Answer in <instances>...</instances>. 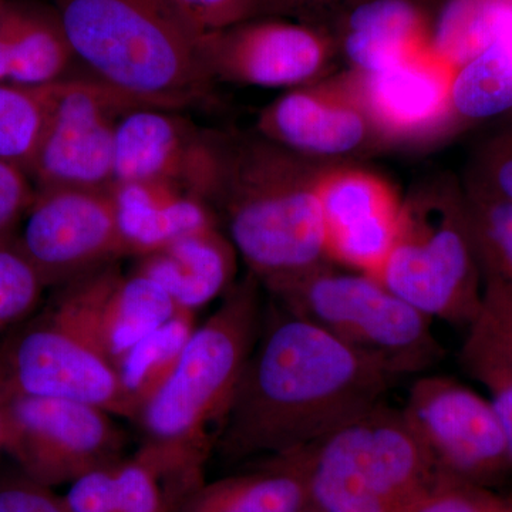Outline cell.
I'll return each mask as SVG.
<instances>
[{
	"mask_svg": "<svg viewBox=\"0 0 512 512\" xmlns=\"http://www.w3.org/2000/svg\"><path fill=\"white\" fill-rule=\"evenodd\" d=\"M397 380L282 308L262 323L218 429V450L228 460L305 450L382 404Z\"/></svg>",
	"mask_w": 512,
	"mask_h": 512,
	"instance_id": "6da1fadb",
	"label": "cell"
},
{
	"mask_svg": "<svg viewBox=\"0 0 512 512\" xmlns=\"http://www.w3.org/2000/svg\"><path fill=\"white\" fill-rule=\"evenodd\" d=\"M211 207L249 274L269 292L330 265L313 163L261 136L217 134Z\"/></svg>",
	"mask_w": 512,
	"mask_h": 512,
	"instance_id": "7a4b0ae2",
	"label": "cell"
},
{
	"mask_svg": "<svg viewBox=\"0 0 512 512\" xmlns=\"http://www.w3.org/2000/svg\"><path fill=\"white\" fill-rule=\"evenodd\" d=\"M55 10L74 56L101 82L154 109L207 96L195 36L167 0H56Z\"/></svg>",
	"mask_w": 512,
	"mask_h": 512,
	"instance_id": "3957f363",
	"label": "cell"
},
{
	"mask_svg": "<svg viewBox=\"0 0 512 512\" xmlns=\"http://www.w3.org/2000/svg\"><path fill=\"white\" fill-rule=\"evenodd\" d=\"M119 274L113 264L59 286L42 312L6 333L0 340L5 394L77 400L136 420L101 332V308Z\"/></svg>",
	"mask_w": 512,
	"mask_h": 512,
	"instance_id": "277c9868",
	"label": "cell"
},
{
	"mask_svg": "<svg viewBox=\"0 0 512 512\" xmlns=\"http://www.w3.org/2000/svg\"><path fill=\"white\" fill-rule=\"evenodd\" d=\"M261 286L249 274L194 329L174 372L138 414L146 444L205 463L208 430L222 423L264 323Z\"/></svg>",
	"mask_w": 512,
	"mask_h": 512,
	"instance_id": "5b68a950",
	"label": "cell"
},
{
	"mask_svg": "<svg viewBox=\"0 0 512 512\" xmlns=\"http://www.w3.org/2000/svg\"><path fill=\"white\" fill-rule=\"evenodd\" d=\"M376 279L427 318L463 328L473 322L484 276L464 188L436 178L403 198L399 234Z\"/></svg>",
	"mask_w": 512,
	"mask_h": 512,
	"instance_id": "8992f818",
	"label": "cell"
},
{
	"mask_svg": "<svg viewBox=\"0 0 512 512\" xmlns=\"http://www.w3.org/2000/svg\"><path fill=\"white\" fill-rule=\"evenodd\" d=\"M305 453L312 505L322 512H402L439 474L402 409L384 403Z\"/></svg>",
	"mask_w": 512,
	"mask_h": 512,
	"instance_id": "52a82bcc",
	"label": "cell"
},
{
	"mask_svg": "<svg viewBox=\"0 0 512 512\" xmlns=\"http://www.w3.org/2000/svg\"><path fill=\"white\" fill-rule=\"evenodd\" d=\"M272 295L281 308L311 320L396 379L426 372L444 355L431 319L373 276L330 264Z\"/></svg>",
	"mask_w": 512,
	"mask_h": 512,
	"instance_id": "ba28073f",
	"label": "cell"
},
{
	"mask_svg": "<svg viewBox=\"0 0 512 512\" xmlns=\"http://www.w3.org/2000/svg\"><path fill=\"white\" fill-rule=\"evenodd\" d=\"M113 414L60 397L5 394L3 454L26 476L55 488L123 460V431Z\"/></svg>",
	"mask_w": 512,
	"mask_h": 512,
	"instance_id": "9c48e42d",
	"label": "cell"
},
{
	"mask_svg": "<svg viewBox=\"0 0 512 512\" xmlns=\"http://www.w3.org/2000/svg\"><path fill=\"white\" fill-rule=\"evenodd\" d=\"M141 107L148 106L96 77L53 84L45 127L29 168L36 190L111 188L117 128L123 117Z\"/></svg>",
	"mask_w": 512,
	"mask_h": 512,
	"instance_id": "30bf717a",
	"label": "cell"
},
{
	"mask_svg": "<svg viewBox=\"0 0 512 512\" xmlns=\"http://www.w3.org/2000/svg\"><path fill=\"white\" fill-rule=\"evenodd\" d=\"M404 419L437 473L473 483H500L512 471L510 448L493 402L453 377L414 380Z\"/></svg>",
	"mask_w": 512,
	"mask_h": 512,
	"instance_id": "8fae6325",
	"label": "cell"
},
{
	"mask_svg": "<svg viewBox=\"0 0 512 512\" xmlns=\"http://www.w3.org/2000/svg\"><path fill=\"white\" fill-rule=\"evenodd\" d=\"M18 237L47 288L128 256L111 188L36 190Z\"/></svg>",
	"mask_w": 512,
	"mask_h": 512,
	"instance_id": "7c38bea8",
	"label": "cell"
},
{
	"mask_svg": "<svg viewBox=\"0 0 512 512\" xmlns=\"http://www.w3.org/2000/svg\"><path fill=\"white\" fill-rule=\"evenodd\" d=\"M211 82L291 90L318 82L336 56L332 33L281 16H256L195 36Z\"/></svg>",
	"mask_w": 512,
	"mask_h": 512,
	"instance_id": "4fadbf2b",
	"label": "cell"
},
{
	"mask_svg": "<svg viewBox=\"0 0 512 512\" xmlns=\"http://www.w3.org/2000/svg\"><path fill=\"white\" fill-rule=\"evenodd\" d=\"M256 130L275 146L318 164H345L384 144L345 74L286 90L259 113Z\"/></svg>",
	"mask_w": 512,
	"mask_h": 512,
	"instance_id": "5bb4252c",
	"label": "cell"
},
{
	"mask_svg": "<svg viewBox=\"0 0 512 512\" xmlns=\"http://www.w3.org/2000/svg\"><path fill=\"white\" fill-rule=\"evenodd\" d=\"M318 198L330 262L376 278L392 251L403 198L379 174L349 164H326Z\"/></svg>",
	"mask_w": 512,
	"mask_h": 512,
	"instance_id": "9a60e30c",
	"label": "cell"
},
{
	"mask_svg": "<svg viewBox=\"0 0 512 512\" xmlns=\"http://www.w3.org/2000/svg\"><path fill=\"white\" fill-rule=\"evenodd\" d=\"M457 67L427 47L372 74L345 73L384 144H413L451 136Z\"/></svg>",
	"mask_w": 512,
	"mask_h": 512,
	"instance_id": "2e32d148",
	"label": "cell"
},
{
	"mask_svg": "<svg viewBox=\"0 0 512 512\" xmlns=\"http://www.w3.org/2000/svg\"><path fill=\"white\" fill-rule=\"evenodd\" d=\"M217 173V134L198 130L177 111L141 107L120 121L114 184L167 181L211 204Z\"/></svg>",
	"mask_w": 512,
	"mask_h": 512,
	"instance_id": "e0dca14e",
	"label": "cell"
},
{
	"mask_svg": "<svg viewBox=\"0 0 512 512\" xmlns=\"http://www.w3.org/2000/svg\"><path fill=\"white\" fill-rule=\"evenodd\" d=\"M437 8L424 0L350 3L338 35L333 36L348 72H382L430 47Z\"/></svg>",
	"mask_w": 512,
	"mask_h": 512,
	"instance_id": "ac0fdd59",
	"label": "cell"
},
{
	"mask_svg": "<svg viewBox=\"0 0 512 512\" xmlns=\"http://www.w3.org/2000/svg\"><path fill=\"white\" fill-rule=\"evenodd\" d=\"M128 256L141 258L177 239L221 227L210 202L184 185L138 181L111 185Z\"/></svg>",
	"mask_w": 512,
	"mask_h": 512,
	"instance_id": "d6986e66",
	"label": "cell"
},
{
	"mask_svg": "<svg viewBox=\"0 0 512 512\" xmlns=\"http://www.w3.org/2000/svg\"><path fill=\"white\" fill-rule=\"evenodd\" d=\"M136 261L134 272L163 286L178 308L197 313L234 286L238 254L221 227H210Z\"/></svg>",
	"mask_w": 512,
	"mask_h": 512,
	"instance_id": "ffe728a7",
	"label": "cell"
},
{
	"mask_svg": "<svg viewBox=\"0 0 512 512\" xmlns=\"http://www.w3.org/2000/svg\"><path fill=\"white\" fill-rule=\"evenodd\" d=\"M305 450L265 458L244 473L204 481L177 512H306L312 500Z\"/></svg>",
	"mask_w": 512,
	"mask_h": 512,
	"instance_id": "44dd1931",
	"label": "cell"
},
{
	"mask_svg": "<svg viewBox=\"0 0 512 512\" xmlns=\"http://www.w3.org/2000/svg\"><path fill=\"white\" fill-rule=\"evenodd\" d=\"M451 134L512 114V22L477 56L458 67Z\"/></svg>",
	"mask_w": 512,
	"mask_h": 512,
	"instance_id": "7402d4cb",
	"label": "cell"
},
{
	"mask_svg": "<svg viewBox=\"0 0 512 512\" xmlns=\"http://www.w3.org/2000/svg\"><path fill=\"white\" fill-rule=\"evenodd\" d=\"M178 311L158 282L138 272H120L101 308V332L114 362Z\"/></svg>",
	"mask_w": 512,
	"mask_h": 512,
	"instance_id": "603a6c76",
	"label": "cell"
},
{
	"mask_svg": "<svg viewBox=\"0 0 512 512\" xmlns=\"http://www.w3.org/2000/svg\"><path fill=\"white\" fill-rule=\"evenodd\" d=\"M15 22L9 83L49 86L64 79L76 59L56 10L10 5Z\"/></svg>",
	"mask_w": 512,
	"mask_h": 512,
	"instance_id": "cb8c5ba5",
	"label": "cell"
},
{
	"mask_svg": "<svg viewBox=\"0 0 512 512\" xmlns=\"http://www.w3.org/2000/svg\"><path fill=\"white\" fill-rule=\"evenodd\" d=\"M460 365L484 384L512 387V291L495 279H484L483 302L467 326Z\"/></svg>",
	"mask_w": 512,
	"mask_h": 512,
	"instance_id": "d4e9b609",
	"label": "cell"
},
{
	"mask_svg": "<svg viewBox=\"0 0 512 512\" xmlns=\"http://www.w3.org/2000/svg\"><path fill=\"white\" fill-rule=\"evenodd\" d=\"M195 328V312L180 309L163 326L117 359L120 382L136 410V420L143 407L174 372Z\"/></svg>",
	"mask_w": 512,
	"mask_h": 512,
	"instance_id": "484cf974",
	"label": "cell"
},
{
	"mask_svg": "<svg viewBox=\"0 0 512 512\" xmlns=\"http://www.w3.org/2000/svg\"><path fill=\"white\" fill-rule=\"evenodd\" d=\"M512 22V0H443L431 46L457 69L493 43Z\"/></svg>",
	"mask_w": 512,
	"mask_h": 512,
	"instance_id": "4316f807",
	"label": "cell"
},
{
	"mask_svg": "<svg viewBox=\"0 0 512 512\" xmlns=\"http://www.w3.org/2000/svg\"><path fill=\"white\" fill-rule=\"evenodd\" d=\"M114 476L121 512H177L200 485L147 444L136 456L119 461Z\"/></svg>",
	"mask_w": 512,
	"mask_h": 512,
	"instance_id": "83f0119b",
	"label": "cell"
},
{
	"mask_svg": "<svg viewBox=\"0 0 512 512\" xmlns=\"http://www.w3.org/2000/svg\"><path fill=\"white\" fill-rule=\"evenodd\" d=\"M53 84H0V160L18 164L29 173L45 127Z\"/></svg>",
	"mask_w": 512,
	"mask_h": 512,
	"instance_id": "f1b7e54d",
	"label": "cell"
},
{
	"mask_svg": "<svg viewBox=\"0 0 512 512\" xmlns=\"http://www.w3.org/2000/svg\"><path fill=\"white\" fill-rule=\"evenodd\" d=\"M464 194L484 279H495L512 291V202L466 190Z\"/></svg>",
	"mask_w": 512,
	"mask_h": 512,
	"instance_id": "f546056e",
	"label": "cell"
},
{
	"mask_svg": "<svg viewBox=\"0 0 512 512\" xmlns=\"http://www.w3.org/2000/svg\"><path fill=\"white\" fill-rule=\"evenodd\" d=\"M46 289L20 245L18 229L0 235V333L32 318Z\"/></svg>",
	"mask_w": 512,
	"mask_h": 512,
	"instance_id": "4dcf8cb0",
	"label": "cell"
},
{
	"mask_svg": "<svg viewBox=\"0 0 512 512\" xmlns=\"http://www.w3.org/2000/svg\"><path fill=\"white\" fill-rule=\"evenodd\" d=\"M402 512H512V495L439 473Z\"/></svg>",
	"mask_w": 512,
	"mask_h": 512,
	"instance_id": "1f68e13d",
	"label": "cell"
},
{
	"mask_svg": "<svg viewBox=\"0 0 512 512\" xmlns=\"http://www.w3.org/2000/svg\"><path fill=\"white\" fill-rule=\"evenodd\" d=\"M497 133L478 148L464 190L512 202V114Z\"/></svg>",
	"mask_w": 512,
	"mask_h": 512,
	"instance_id": "d6a6232c",
	"label": "cell"
},
{
	"mask_svg": "<svg viewBox=\"0 0 512 512\" xmlns=\"http://www.w3.org/2000/svg\"><path fill=\"white\" fill-rule=\"evenodd\" d=\"M192 35L200 36L261 16L262 0H167Z\"/></svg>",
	"mask_w": 512,
	"mask_h": 512,
	"instance_id": "836d02e7",
	"label": "cell"
},
{
	"mask_svg": "<svg viewBox=\"0 0 512 512\" xmlns=\"http://www.w3.org/2000/svg\"><path fill=\"white\" fill-rule=\"evenodd\" d=\"M0 512H69L63 495L33 480L16 467L0 473Z\"/></svg>",
	"mask_w": 512,
	"mask_h": 512,
	"instance_id": "e575fe53",
	"label": "cell"
},
{
	"mask_svg": "<svg viewBox=\"0 0 512 512\" xmlns=\"http://www.w3.org/2000/svg\"><path fill=\"white\" fill-rule=\"evenodd\" d=\"M114 466L96 468L69 484L63 495L69 512H121Z\"/></svg>",
	"mask_w": 512,
	"mask_h": 512,
	"instance_id": "d590c367",
	"label": "cell"
},
{
	"mask_svg": "<svg viewBox=\"0 0 512 512\" xmlns=\"http://www.w3.org/2000/svg\"><path fill=\"white\" fill-rule=\"evenodd\" d=\"M35 194V184L25 168L0 160V235L18 229Z\"/></svg>",
	"mask_w": 512,
	"mask_h": 512,
	"instance_id": "8d00e7d4",
	"label": "cell"
},
{
	"mask_svg": "<svg viewBox=\"0 0 512 512\" xmlns=\"http://www.w3.org/2000/svg\"><path fill=\"white\" fill-rule=\"evenodd\" d=\"M356 0H262L261 16H301Z\"/></svg>",
	"mask_w": 512,
	"mask_h": 512,
	"instance_id": "74e56055",
	"label": "cell"
},
{
	"mask_svg": "<svg viewBox=\"0 0 512 512\" xmlns=\"http://www.w3.org/2000/svg\"><path fill=\"white\" fill-rule=\"evenodd\" d=\"M13 32H15V22H13V12L8 3L5 15L0 20V84L9 83L10 66H12Z\"/></svg>",
	"mask_w": 512,
	"mask_h": 512,
	"instance_id": "f35d334b",
	"label": "cell"
},
{
	"mask_svg": "<svg viewBox=\"0 0 512 512\" xmlns=\"http://www.w3.org/2000/svg\"><path fill=\"white\" fill-rule=\"evenodd\" d=\"M488 392L491 394V402H493L501 423H503L512 461V387L493 386L488 389Z\"/></svg>",
	"mask_w": 512,
	"mask_h": 512,
	"instance_id": "ab89813d",
	"label": "cell"
},
{
	"mask_svg": "<svg viewBox=\"0 0 512 512\" xmlns=\"http://www.w3.org/2000/svg\"><path fill=\"white\" fill-rule=\"evenodd\" d=\"M3 399H5V392H3L2 387H0V457L3 454V443H2V406Z\"/></svg>",
	"mask_w": 512,
	"mask_h": 512,
	"instance_id": "60d3db41",
	"label": "cell"
},
{
	"mask_svg": "<svg viewBox=\"0 0 512 512\" xmlns=\"http://www.w3.org/2000/svg\"><path fill=\"white\" fill-rule=\"evenodd\" d=\"M6 8H8V2H6V0H0V20H2L3 15H5Z\"/></svg>",
	"mask_w": 512,
	"mask_h": 512,
	"instance_id": "b9f144b4",
	"label": "cell"
},
{
	"mask_svg": "<svg viewBox=\"0 0 512 512\" xmlns=\"http://www.w3.org/2000/svg\"><path fill=\"white\" fill-rule=\"evenodd\" d=\"M306 512H322V511L318 510V508H315V507H313V505H312V507H311V508H309V510H308V511H306Z\"/></svg>",
	"mask_w": 512,
	"mask_h": 512,
	"instance_id": "7bdbcfd3",
	"label": "cell"
}]
</instances>
